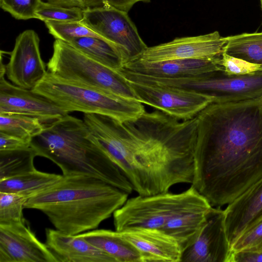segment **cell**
Listing matches in <instances>:
<instances>
[{
	"label": "cell",
	"instance_id": "cell-36",
	"mask_svg": "<svg viewBox=\"0 0 262 262\" xmlns=\"http://www.w3.org/2000/svg\"><path fill=\"white\" fill-rule=\"evenodd\" d=\"M50 3L64 7H78L86 8L85 0H47Z\"/></svg>",
	"mask_w": 262,
	"mask_h": 262
},
{
	"label": "cell",
	"instance_id": "cell-27",
	"mask_svg": "<svg viewBox=\"0 0 262 262\" xmlns=\"http://www.w3.org/2000/svg\"><path fill=\"white\" fill-rule=\"evenodd\" d=\"M83 9L78 7H64L40 0L36 6V19L43 21L78 22L83 18Z\"/></svg>",
	"mask_w": 262,
	"mask_h": 262
},
{
	"label": "cell",
	"instance_id": "cell-18",
	"mask_svg": "<svg viewBox=\"0 0 262 262\" xmlns=\"http://www.w3.org/2000/svg\"><path fill=\"white\" fill-rule=\"evenodd\" d=\"M120 232L138 250L141 262H181L183 251L179 244L161 230L139 228Z\"/></svg>",
	"mask_w": 262,
	"mask_h": 262
},
{
	"label": "cell",
	"instance_id": "cell-15",
	"mask_svg": "<svg viewBox=\"0 0 262 262\" xmlns=\"http://www.w3.org/2000/svg\"><path fill=\"white\" fill-rule=\"evenodd\" d=\"M231 252L224 210L212 207L198 238L183 251L181 262H228Z\"/></svg>",
	"mask_w": 262,
	"mask_h": 262
},
{
	"label": "cell",
	"instance_id": "cell-3",
	"mask_svg": "<svg viewBox=\"0 0 262 262\" xmlns=\"http://www.w3.org/2000/svg\"><path fill=\"white\" fill-rule=\"evenodd\" d=\"M128 194L96 178L62 174L53 185L28 198L25 208L41 211L55 229L76 235L97 229L124 204Z\"/></svg>",
	"mask_w": 262,
	"mask_h": 262
},
{
	"label": "cell",
	"instance_id": "cell-20",
	"mask_svg": "<svg viewBox=\"0 0 262 262\" xmlns=\"http://www.w3.org/2000/svg\"><path fill=\"white\" fill-rule=\"evenodd\" d=\"M212 207L203 196L170 219L161 230L172 237L183 251L198 238Z\"/></svg>",
	"mask_w": 262,
	"mask_h": 262
},
{
	"label": "cell",
	"instance_id": "cell-37",
	"mask_svg": "<svg viewBox=\"0 0 262 262\" xmlns=\"http://www.w3.org/2000/svg\"><path fill=\"white\" fill-rule=\"evenodd\" d=\"M261 5V8H262V0H260Z\"/></svg>",
	"mask_w": 262,
	"mask_h": 262
},
{
	"label": "cell",
	"instance_id": "cell-32",
	"mask_svg": "<svg viewBox=\"0 0 262 262\" xmlns=\"http://www.w3.org/2000/svg\"><path fill=\"white\" fill-rule=\"evenodd\" d=\"M220 64L223 71L229 75L247 74L262 70L259 65L229 56L223 52Z\"/></svg>",
	"mask_w": 262,
	"mask_h": 262
},
{
	"label": "cell",
	"instance_id": "cell-1",
	"mask_svg": "<svg viewBox=\"0 0 262 262\" xmlns=\"http://www.w3.org/2000/svg\"><path fill=\"white\" fill-rule=\"evenodd\" d=\"M83 120L139 195L192 183L196 116L182 121L158 110L124 122L96 114H84Z\"/></svg>",
	"mask_w": 262,
	"mask_h": 262
},
{
	"label": "cell",
	"instance_id": "cell-14",
	"mask_svg": "<svg viewBox=\"0 0 262 262\" xmlns=\"http://www.w3.org/2000/svg\"><path fill=\"white\" fill-rule=\"evenodd\" d=\"M0 262H58L25 221L0 224Z\"/></svg>",
	"mask_w": 262,
	"mask_h": 262
},
{
	"label": "cell",
	"instance_id": "cell-6",
	"mask_svg": "<svg viewBox=\"0 0 262 262\" xmlns=\"http://www.w3.org/2000/svg\"><path fill=\"white\" fill-rule=\"evenodd\" d=\"M59 77L118 97L137 100L128 81L118 72L88 57L69 43L55 39L47 64Z\"/></svg>",
	"mask_w": 262,
	"mask_h": 262
},
{
	"label": "cell",
	"instance_id": "cell-4",
	"mask_svg": "<svg viewBox=\"0 0 262 262\" xmlns=\"http://www.w3.org/2000/svg\"><path fill=\"white\" fill-rule=\"evenodd\" d=\"M37 156L47 158L62 175H84L100 179L130 194L133 188L124 174L101 148L84 121L68 114L46 124L31 140Z\"/></svg>",
	"mask_w": 262,
	"mask_h": 262
},
{
	"label": "cell",
	"instance_id": "cell-7",
	"mask_svg": "<svg viewBox=\"0 0 262 262\" xmlns=\"http://www.w3.org/2000/svg\"><path fill=\"white\" fill-rule=\"evenodd\" d=\"M202 196L193 186L179 193L166 192L130 198L113 213L116 231L134 228L161 230L172 217L194 204Z\"/></svg>",
	"mask_w": 262,
	"mask_h": 262
},
{
	"label": "cell",
	"instance_id": "cell-17",
	"mask_svg": "<svg viewBox=\"0 0 262 262\" xmlns=\"http://www.w3.org/2000/svg\"><path fill=\"white\" fill-rule=\"evenodd\" d=\"M228 241L237 238L262 217V177L224 209Z\"/></svg>",
	"mask_w": 262,
	"mask_h": 262
},
{
	"label": "cell",
	"instance_id": "cell-34",
	"mask_svg": "<svg viewBox=\"0 0 262 262\" xmlns=\"http://www.w3.org/2000/svg\"><path fill=\"white\" fill-rule=\"evenodd\" d=\"M150 0H85V6H112L128 12L137 3H147Z\"/></svg>",
	"mask_w": 262,
	"mask_h": 262
},
{
	"label": "cell",
	"instance_id": "cell-11",
	"mask_svg": "<svg viewBox=\"0 0 262 262\" xmlns=\"http://www.w3.org/2000/svg\"><path fill=\"white\" fill-rule=\"evenodd\" d=\"M226 42V37L221 36L217 31L205 35L176 38L168 42L147 47L135 59L145 62L184 59L220 60Z\"/></svg>",
	"mask_w": 262,
	"mask_h": 262
},
{
	"label": "cell",
	"instance_id": "cell-31",
	"mask_svg": "<svg viewBox=\"0 0 262 262\" xmlns=\"http://www.w3.org/2000/svg\"><path fill=\"white\" fill-rule=\"evenodd\" d=\"M231 250L232 251L262 250V217L237 238Z\"/></svg>",
	"mask_w": 262,
	"mask_h": 262
},
{
	"label": "cell",
	"instance_id": "cell-9",
	"mask_svg": "<svg viewBox=\"0 0 262 262\" xmlns=\"http://www.w3.org/2000/svg\"><path fill=\"white\" fill-rule=\"evenodd\" d=\"M127 13L112 6L86 7L80 21L118 46L126 63L138 58L148 47Z\"/></svg>",
	"mask_w": 262,
	"mask_h": 262
},
{
	"label": "cell",
	"instance_id": "cell-10",
	"mask_svg": "<svg viewBox=\"0 0 262 262\" xmlns=\"http://www.w3.org/2000/svg\"><path fill=\"white\" fill-rule=\"evenodd\" d=\"M128 81L139 101L179 120L194 118L214 102L211 96L195 91Z\"/></svg>",
	"mask_w": 262,
	"mask_h": 262
},
{
	"label": "cell",
	"instance_id": "cell-24",
	"mask_svg": "<svg viewBox=\"0 0 262 262\" xmlns=\"http://www.w3.org/2000/svg\"><path fill=\"white\" fill-rule=\"evenodd\" d=\"M226 39L223 53L262 68V32L228 36Z\"/></svg>",
	"mask_w": 262,
	"mask_h": 262
},
{
	"label": "cell",
	"instance_id": "cell-13",
	"mask_svg": "<svg viewBox=\"0 0 262 262\" xmlns=\"http://www.w3.org/2000/svg\"><path fill=\"white\" fill-rule=\"evenodd\" d=\"M6 65L0 67V114L16 113L40 119L47 124L68 114L47 97L33 90L10 83L5 78Z\"/></svg>",
	"mask_w": 262,
	"mask_h": 262
},
{
	"label": "cell",
	"instance_id": "cell-19",
	"mask_svg": "<svg viewBox=\"0 0 262 262\" xmlns=\"http://www.w3.org/2000/svg\"><path fill=\"white\" fill-rule=\"evenodd\" d=\"M46 244L58 262H115L78 234L46 228Z\"/></svg>",
	"mask_w": 262,
	"mask_h": 262
},
{
	"label": "cell",
	"instance_id": "cell-5",
	"mask_svg": "<svg viewBox=\"0 0 262 262\" xmlns=\"http://www.w3.org/2000/svg\"><path fill=\"white\" fill-rule=\"evenodd\" d=\"M69 113L80 112L110 117L121 122L135 120L145 112L137 100L108 94L48 72L33 89Z\"/></svg>",
	"mask_w": 262,
	"mask_h": 262
},
{
	"label": "cell",
	"instance_id": "cell-22",
	"mask_svg": "<svg viewBox=\"0 0 262 262\" xmlns=\"http://www.w3.org/2000/svg\"><path fill=\"white\" fill-rule=\"evenodd\" d=\"M67 43L93 60L113 70H119L126 63L120 49L106 39L86 36L73 39Z\"/></svg>",
	"mask_w": 262,
	"mask_h": 262
},
{
	"label": "cell",
	"instance_id": "cell-21",
	"mask_svg": "<svg viewBox=\"0 0 262 262\" xmlns=\"http://www.w3.org/2000/svg\"><path fill=\"white\" fill-rule=\"evenodd\" d=\"M78 235L108 255L115 262H141L138 250L116 230L96 229Z\"/></svg>",
	"mask_w": 262,
	"mask_h": 262
},
{
	"label": "cell",
	"instance_id": "cell-8",
	"mask_svg": "<svg viewBox=\"0 0 262 262\" xmlns=\"http://www.w3.org/2000/svg\"><path fill=\"white\" fill-rule=\"evenodd\" d=\"M153 83L190 90L213 98V102H231L262 98V70L229 75L223 70L180 78H152Z\"/></svg>",
	"mask_w": 262,
	"mask_h": 262
},
{
	"label": "cell",
	"instance_id": "cell-33",
	"mask_svg": "<svg viewBox=\"0 0 262 262\" xmlns=\"http://www.w3.org/2000/svg\"><path fill=\"white\" fill-rule=\"evenodd\" d=\"M31 140L0 132V151L16 150L31 147Z\"/></svg>",
	"mask_w": 262,
	"mask_h": 262
},
{
	"label": "cell",
	"instance_id": "cell-25",
	"mask_svg": "<svg viewBox=\"0 0 262 262\" xmlns=\"http://www.w3.org/2000/svg\"><path fill=\"white\" fill-rule=\"evenodd\" d=\"M38 118L16 113L0 114V132L31 140L44 129Z\"/></svg>",
	"mask_w": 262,
	"mask_h": 262
},
{
	"label": "cell",
	"instance_id": "cell-2",
	"mask_svg": "<svg viewBox=\"0 0 262 262\" xmlns=\"http://www.w3.org/2000/svg\"><path fill=\"white\" fill-rule=\"evenodd\" d=\"M196 118L191 186L221 207L262 177V98L212 102Z\"/></svg>",
	"mask_w": 262,
	"mask_h": 262
},
{
	"label": "cell",
	"instance_id": "cell-29",
	"mask_svg": "<svg viewBox=\"0 0 262 262\" xmlns=\"http://www.w3.org/2000/svg\"><path fill=\"white\" fill-rule=\"evenodd\" d=\"M27 199L21 194L0 192V224L25 221L23 211Z\"/></svg>",
	"mask_w": 262,
	"mask_h": 262
},
{
	"label": "cell",
	"instance_id": "cell-12",
	"mask_svg": "<svg viewBox=\"0 0 262 262\" xmlns=\"http://www.w3.org/2000/svg\"><path fill=\"white\" fill-rule=\"evenodd\" d=\"M40 39L33 30L24 31L16 37L6 74L13 84L33 90L48 72L41 56Z\"/></svg>",
	"mask_w": 262,
	"mask_h": 262
},
{
	"label": "cell",
	"instance_id": "cell-23",
	"mask_svg": "<svg viewBox=\"0 0 262 262\" xmlns=\"http://www.w3.org/2000/svg\"><path fill=\"white\" fill-rule=\"evenodd\" d=\"M62 175L42 172L36 169L0 180V192L21 194L28 199L48 188Z\"/></svg>",
	"mask_w": 262,
	"mask_h": 262
},
{
	"label": "cell",
	"instance_id": "cell-35",
	"mask_svg": "<svg viewBox=\"0 0 262 262\" xmlns=\"http://www.w3.org/2000/svg\"><path fill=\"white\" fill-rule=\"evenodd\" d=\"M228 262H262V250L231 251Z\"/></svg>",
	"mask_w": 262,
	"mask_h": 262
},
{
	"label": "cell",
	"instance_id": "cell-30",
	"mask_svg": "<svg viewBox=\"0 0 262 262\" xmlns=\"http://www.w3.org/2000/svg\"><path fill=\"white\" fill-rule=\"evenodd\" d=\"M40 0H0V6L18 20L36 18L35 11Z\"/></svg>",
	"mask_w": 262,
	"mask_h": 262
},
{
	"label": "cell",
	"instance_id": "cell-16",
	"mask_svg": "<svg viewBox=\"0 0 262 262\" xmlns=\"http://www.w3.org/2000/svg\"><path fill=\"white\" fill-rule=\"evenodd\" d=\"M221 59H184L158 62H145L135 59L126 63L121 69L152 78H180L223 71L220 64Z\"/></svg>",
	"mask_w": 262,
	"mask_h": 262
},
{
	"label": "cell",
	"instance_id": "cell-28",
	"mask_svg": "<svg viewBox=\"0 0 262 262\" xmlns=\"http://www.w3.org/2000/svg\"><path fill=\"white\" fill-rule=\"evenodd\" d=\"M45 24L48 30L49 33L55 39H59L66 42H69L72 39L76 38L86 36L106 39L81 24L80 21L60 22L46 21H45Z\"/></svg>",
	"mask_w": 262,
	"mask_h": 262
},
{
	"label": "cell",
	"instance_id": "cell-26",
	"mask_svg": "<svg viewBox=\"0 0 262 262\" xmlns=\"http://www.w3.org/2000/svg\"><path fill=\"white\" fill-rule=\"evenodd\" d=\"M36 154L31 147L25 149L0 151V180L35 169Z\"/></svg>",
	"mask_w": 262,
	"mask_h": 262
}]
</instances>
